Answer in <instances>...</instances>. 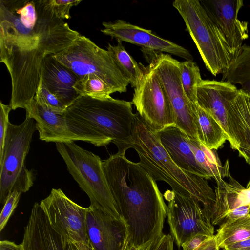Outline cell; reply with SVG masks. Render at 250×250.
Wrapping results in <instances>:
<instances>
[{"instance_id": "cell-1", "label": "cell", "mask_w": 250, "mask_h": 250, "mask_svg": "<svg viewBox=\"0 0 250 250\" xmlns=\"http://www.w3.org/2000/svg\"><path fill=\"white\" fill-rule=\"evenodd\" d=\"M80 35L48 0H0V62L11 78L12 110L25 109L34 99L44 59L62 52Z\"/></svg>"}, {"instance_id": "cell-2", "label": "cell", "mask_w": 250, "mask_h": 250, "mask_svg": "<svg viewBox=\"0 0 250 250\" xmlns=\"http://www.w3.org/2000/svg\"><path fill=\"white\" fill-rule=\"evenodd\" d=\"M103 170L117 208L128 229V245L140 250L161 236L167 206L156 181L125 154L102 161Z\"/></svg>"}, {"instance_id": "cell-3", "label": "cell", "mask_w": 250, "mask_h": 250, "mask_svg": "<svg viewBox=\"0 0 250 250\" xmlns=\"http://www.w3.org/2000/svg\"><path fill=\"white\" fill-rule=\"evenodd\" d=\"M131 102L111 96L97 99L79 96L65 111L70 131L95 146L114 143L117 153L131 148L132 124L135 114Z\"/></svg>"}, {"instance_id": "cell-4", "label": "cell", "mask_w": 250, "mask_h": 250, "mask_svg": "<svg viewBox=\"0 0 250 250\" xmlns=\"http://www.w3.org/2000/svg\"><path fill=\"white\" fill-rule=\"evenodd\" d=\"M131 148L139 155L138 163L155 181L165 182L172 190L201 202L211 219L216 196L207 179L180 168L162 145L157 132L137 112L132 124Z\"/></svg>"}, {"instance_id": "cell-5", "label": "cell", "mask_w": 250, "mask_h": 250, "mask_svg": "<svg viewBox=\"0 0 250 250\" xmlns=\"http://www.w3.org/2000/svg\"><path fill=\"white\" fill-rule=\"evenodd\" d=\"M173 6L182 17L208 70L224 73L234 56L223 35L198 0H175Z\"/></svg>"}, {"instance_id": "cell-6", "label": "cell", "mask_w": 250, "mask_h": 250, "mask_svg": "<svg viewBox=\"0 0 250 250\" xmlns=\"http://www.w3.org/2000/svg\"><path fill=\"white\" fill-rule=\"evenodd\" d=\"M56 146L69 173L88 196L90 206L123 220L110 190L100 157L72 141L57 143Z\"/></svg>"}, {"instance_id": "cell-7", "label": "cell", "mask_w": 250, "mask_h": 250, "mask_svg": "<svg viewBox=\"0 0 250 250\" xmlns=\"http://www.w3.org/2000/svg\"><path fill=\"white\" fill-rule=\"evenodd\" d=\"M37 130L36 122L25 117L19 125L10 122L5 136L2 158L0 159V202L4 204L13 191L26 192L33 186L34 173L25 165L32 136Z\"/></svg>"}, {"instance_id": "cell-8", "label": "cell", "mask_w": 250, "mask_h": 250, "mask_svg": "<svg viewBox=\"0 0 250 250\" xmlns=\"http://www.w3.org/2000/svg\"><path fill=\"white\" fill-rule=\"evenodd\" d=\"M53 57L79 79L86 75H96L116 92L121 93L127 91L129 82L109 52L83 35L80 34L69 47Z\"/></svg>"}, {"instance_id": "cell-9", "label": "cell", "mask_w": 250, "mask_h": 250, "mask_svg": "<svg viewBox=\"0 0 250 250\" xmlns=\"http://www.w3.org/2000/svg\"><path fill=\"white\" fill-rule=\"evenodd\" d=\"M145 51L156 69L173 111L175 126L188 137L198 141L195 105L188 98L182 85L180 62L168 54Z\"/></svg>"}, {"instance_id": "cell-10", "label": "cell", "mask_w": 250, "mask_h": 250, "mask_svg": "<svg viewBox=\"0 0 250 250\" xmlns=\"http://www.w3.org/2000/svg\"><path fill=\"white\" fill-rule=\"evenodd\" d=\"M144 66V75L134 88L132 105L147 125L158 132L175 126L173 111L153 63Z\"/></svg>"}, {"instance_id": "cell-11", "label": "cell", "mask_w": 250, "mask_h": 250, "mask_svg": "<svg viewBox=\"0 0 250 250\" xmlns=\"http://www.w3.org/2000/svg\"><path fill=\"white\" fill-rule=\"evenodd\" d=\"M164 197L168 202L167 215L170 234L179 248L197 234L215 235L210 219L199 202L172 190L165 191Z\"/></svg>"}, {"instance_id": "cell-12", "label": "cell", "mask_w": 250, "mask_h": 250, "mask_svg": "<svg viewBox=\"0 0 250 250\" xmlns=\"http://www.w3.org/2000/svg\"><path fill=\"white\" fill-rule=\"evenodd\" d=\"M40 205L56 231L73 242L90 244L86 226L88 208L72 201L60 188H52Z\"/></svg>"}, {"instance_id": "cell-13", "label": "cell", "mask_w": 250, "mask_h": 250, "mask_svg": "<svg viewBox=\"0 0 250 250\" xmlns=\"http://www.w3.org/2000/svg\"><path fill=\"white\" fill-rule=\"evenodd\" d=\"M104 34L132 44L141 46L143 50L166 52L180 57L186 60L193 61V57L185 48L154 34L152 31L144 29L123 20L103 22Z\"/></svg>"}, {"instance_id": "cell-14", "label": "cell", "mask_w": 250, "mask_h": 250, "mask_svg": "<svg viewBox=\"0 0 250 250\" xmlns=\"http://www.w3.org/2000/svg\"><path fill=\"white\" fill-rule=\"evenodd\" d=\"M86 226L89 242L95 250H127L129 233L125 220L90 206Z\"/></svg>"}, {"instance_id": "cell-15", "label": "cell", "mask_w": 250, "mask_h": 250, "mask_svg": "<svg viewBox=\"0 0 250 250\" xmlns=\"http://www.w3.org/2000/svg\"><path fill=\"white\" fill-rule=\"evenodd\" d=\"M201 4L220 31L234 57L247 39L248 22L240 21L238 13L242 0H201Z\"/></svg>"}, {"instance_id": "cell-16", "label": "cell", "mask_w": 250, "mask_h": 250, "mask_svg": "<svg viewBox=\"0 0 250 250\" xmlns=\"http://www.w3.org/2000/svg\"><path fill=\"white\" fill-rule=\"evenodd\" d=\"M21 244L24 250H78L75 242L51 227L37 202L32 208Z\"/></svg>"}, {"instance_id": "cell-17", "label": "cell", "mask_w": 250, "mask_h": 250, "mask_svg": "<svg viewBox=\"0 0 250 250\" xmlns=\"http://www.w3.org/2000/svg\"><path fill=\"white\" fill-rule=\"evenodd\" d=\"M229 181H216L215 203L211 216L212 225L221 226L249 213L250 201L246 188L229 174Z\"/></svg>"}, {"instance_id": "cell-18", "label": "cell", "mask_w": 250, "mask_h": 250, "mask_svg": "<svg viewBox=\"0 0 250 250\" xmlns=\"http://www.w3.org/2000/svg\"><path fill=\"white\" fill-rule=\"evenodd\" d=\"M227 110L231 147L250 165V95L239 89Z\"/></svg>"}, {"instance_id": "cell-19", "label": "cell", "mask_w": 250, "mask_h": 250, "mask_svg": "<svg viewBox=\"0 0 250 250\" xmlns=\"http://www.w3.org/2000/svg\"><path fill=\"white\" fill-rule=\"evenodd\" d=\"M238 92L235 85L223 81L202 80L197 87V104L220 124L228 135L230 144L231 141L227 122V106Z\"/></svg>"}, {"instance_id": "cell-20", "label": "cell", "mask_w": 250, "mask_h": 250, "mask_svg": "<svg viewBox=\"0 0 250 250\" xmlns=\"http://www.w3.org/2000/svg\"><path fill=\"white\" fill-rule=\"evenodd\" d=\"M25 109L26 117L35 120L41 140L55 143L82 141L70 131L65 112L58 113L50 110L41 106L34 99Z\"/></svg>"}, {"instance_id": "cell-21", "label": "cell", "mask_w": 250, "mask_h": 250, "mask_svg": "<svg viewBox=\"0 0 250 250\" xmlns=\"http://www.w3.org/2000/svg\"><path fill=\"white\" fill-rule=\"evenodd\" d=\"M40 79L44 86L67 107L79 97L74 89L79 78L53 55L46 57L40 69Z\"/></svg>"}, {"instance_id": "cell-22", "label": "cell", "mask_w": 250, "mask_h": 250, "mask_svg": "<svg viewBox=\"0 0 250 250\" xmlns=\"http://www.w3.org/2000/svg\"><path fill=\"white\" fill-rule=\"evenodd\" d=\"M157 133L162 145L180 168L207 180L211 178L197 161L185 132L172 126Z\"/></svg>"}, {"instance_id": "cell-23", "label": "cell", "mask_w": 250, "mask_h": 250, "mask_svg": "<svg viewBox=\"0 0 250 250\" xmlns=\"http://www.w3.org/2000/svg\"><path fill=\"white\" fill-rule=\"evenodd\" d=\"M198 141L210 150H217L229 138L220 124L209 113L196 105Z\"/></svg>"}, {"instance_id": "cell-24", "label": "cell", "mask_w": 250, "mask_h": 250, "mask_svg": "<svg viewBox=\"0 0 250 250\" xmlns=\"http://www.w3.org/2000/svg\"><path fill=\"white\" fill-rule=\"evenodd\" d=\"M222 81L238 84L240 90L250 95V45L241 46L229 67L223 74Z\"/></svg>"}, {"instance_id": "cell-25", "label": "cell", "mask_w": 250, "mask_h": 250, "mask_svg": "<svg viewBox=\"0 0 250 250\" xmlns=\"http://www.w3.org/2000/svg\"><path fill=\"white\" fill-rule=\"evenodd\" d=\"M107 50L132 87H136L144 75V65H140L125 50L122 41L117 40L116 45L108 44Z\"/></svg>"}, {"instance_id": "cell-26", "label": "cell", "mask_w": 250, "mask_h": 250, "mask_svg": "<svg viewBox=\"0 0 250 250\" xmlns=\"http://www.w3.org/2000/svg\"><path fill=\"white\" fill-rule=\"evenodd\" d=\"M188 141L197 161L211 178H213L216 181L228 176L229 174L228 161L223 166L212 150L208 148L198 140L188 137Z\"/></svg>"}, {"instance_id": "cell-27", "label": "cell", "mask_w": 250, "mask_h": 250, "mask_svg": "<svg viewBox=\"0 0 250 250\" xmlns=\"http://www.w3.org/2000/svg\"><path fill=\"white\" fill-rule=\"evenodd\" d=\"M215 237L219 249L250 238V213L222 224Z\"/></svg>"}, {"instance_id": "cell-28", "label": "cell", "mask_w": 250, "mask_h": 250, "mask_svg": "<svg viewBox=\"0 0 250 250\" xmlns=\"http://www.w3.org/2000/svg\"><path fill=\"white\" fill-rule=\"evenodd\" d=\"M74 89L79 96H89L97 99H105L116 92L108 83L94 74L86 75L79 79Z\"/></svg>"}, {"instance_id": "cell-29", "label": "cell", "mask_w": 250, "mask_h": 250, "mask_svg": "<svg viewBox=\"0 0 250 250\" xmlns=\"http://www.w3.org/2000/svg\"><path fill=\"white\" fill-rule=\"evenodd\" d=\"M180 68L183 89L191 103L196 104L197 87L203 80L199 68L193 61L186 60L180 62Z\"/></svg>"}, {"instance_id": "cell-30", "label": "cell", "mask_w": 250, "mask_h": 250, "mask_svg": "<svg viewBox=\"0 0 250 250\" xmlns=\"http://www.w3.org/2000/svg\"><path fill=\"white\" fill-rule=\"evenodd\" d=\"M34 99L42 107L58 113H63L67 107L40 81Z\"/></svg>"}, {"instance_id": "cell-31", "label": "cell", "mask_w": 250, "mask_h": 250, "mask_svg": "<svg viewBox=\"0 0 250 250\" xmlns=\"http://www.w3.org/2000/svg\"><path fill=\"white\" fill-rule=\"evenodd\" d=\"M21 192L18 190L12 191L8 195L0 214V231L6 225L10 217L17 206Z\"/></svg>"}, {"instance_id": "cell-32", "label": "cell", "mask_w": 250, "mask_h": 250, "mask_svg": "<svg viewBox=\"0 0 250 250\" xmlns=\"http://www.w3.org/2000/svg\"><path fill=\"white\" fill-rule=\"evenodd\" d=\"M82 0H48V2L56 14L60 18H71L70 10L72 7L78 5Z\"/></svg>"}, {"instance_id": "cell-33", "label": "cell", "mask_w": 250, "mask_h": 250, "mask_svg": "<svg viewBox=\"0 0 250 250\" xmlns=\"http://www.w3.org/2000/svg\"><path fill=\"white\" fill-rule=\"evenodd\" d=\"M11 107L0 102V159L2 158Z\"/></svg>"}, {"instance_id": "cell-34", "label": "cell", "mask_w": 250, "mask_h": 250, "mask_svg": "<svg viewBox=\"0 0 250 250\" xmlns=\"http://www.w3.org/2000/svg\"><path fill=\"white\" fill-rule=\"evenodd\" d=\"M174 239L171 235L162 234L150 242L140 250H174Z\"/></svg>"}, {"instance_id": "cell-35", "label": "cell", "mask_w": 250, "mask_h": 250, "mask_svg": "<svg viewBox=\"0 0 250 250\" xmlns=\"http://www.w3.org/2000/svg\"><path fill=\"white\" fill-rule=\"evenodd\" d=\"M210 238L211 237L206 234H197L187 242L184 243L181 245V247L183 250H194L205 241Z\"/></svg>"}, {"instance_id": "cell-36", "label": "cell", "mask_w": 250, "mask_h": 250, "mask_svg": "<svg viewBox=\"0 0 250 250\" xmlns=\"http://www.w3.org/2000/svg\"><path fill=\"white\" fill-rule=\"evenodd\" d=\"M223 250H250V238L228 244Z\"/></svg>"}, {"instance_id": "cell-37", "label": "cell", "mask_w": 250, "mask_h": 250, "mask_svg": "<svg viewBox=\"0 0 250 250\" xmlns=\"http://www.w3.org/2000/svg\"><path fill=\"white\" fill-rule=\"evenodd\" d=\"M194 250H219L215 235L205 241Z\"/></svg>"}, {"instance_id": "cell-38", "label": "cell", "mask_w": 250, "mask_h": 250, "mask_svg": "<svg viewBox=\"0 0 250 250\" xmlns=\"http://www.w3.org/2000/svg\"><path fill=\"white\" fill-rule=\"evenodd\" d=\"M0 250H24L22 245H18L14 242L3 240L0 242Z\"/></svg>"}, {"instance_id": "cell-39", "label": "cell", "mask_w": 250, "mask_h": 250, "mask_svg": "<svg viewBox=\"0 0 250 250\" xmlns=\"http://www.w3.org/2000/svg\"><path fill=\"white\" fill-rule=\"evenodd\" d=\"M78 250H95L91 245L83 243H75Z\"/></svg>"}, {"instance_id": "cell-40", "label": "cell", "mask_w": 250, "mask_h": 250, "mask_svg": "<svg viewBox=\"0 0 250 250\" xmlns=\"http://www.w3.org/2000/svg\"><path fill=\"white\" fill-rule=\"evenodd\" d=\"M246 188L250 193V180L249 181Z\"/></svg>"}, {"instance_id": "cell-41", "label": "cell", "mask_w": 250, "mask_h": 250, "mask_svg": "<svg viewBox=\"0 0 250 250\" xmlns=\"http://www.w3.org/2000/svg\"><path fill=\"white\" fill-rule=\"evenodd\" d=\"M128 250H140L137 249V248H136L133 247H131L130 249H129Z\"/></svg>"}]
</instances>
